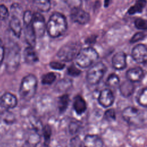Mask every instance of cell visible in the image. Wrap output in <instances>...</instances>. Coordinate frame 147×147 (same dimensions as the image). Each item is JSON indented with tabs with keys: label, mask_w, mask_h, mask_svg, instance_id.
<instances>
[{
	"label": "cell",
	"mask_w": 147,
	"mask_h": 147,
	"mask_svg": "<svg viewBox=\"0 0 147 147\" xmlns=\"http://www.w3.org/2000/svg\"><path fill=\"white\" fill-rule=\"evenodd\" d=\"M67 28V22L64 15L60 13H54L50 17L47 25L48 34L53 38L63 35Z\"/></svg>",
	"instance_id": "cell-1"
},
{
	"label": "cell",
	"mask_w": 147,
	"mask_h": 147,
	"mask_svg": "<svg viewBox=\"0 0 147 147\" xmlns=\"http://www.w3.org/2000/svg\"><path fill=\"white\" fill-rule=\"evenodd\" d=\"M37 87V79L35 75L29 74L25 76L21 83L19 94L24 100L28 101L34 96Z\"/></svg>",
	"instance_id": "cell-2"
},
{
	"label": "cell",
	"mask_w": 147,
	"mask_h": 147,
	"mask_svg": "<svg viewBox=\"0 0 147 147\" xmlns=\"http://www.w3.org/2000/svg\"><path fill=\"white\" fill-rule=\"evenodd\" d=\"M98 59V52L91 47L80 49L75 58L77 65L81 68H87L91 66Z\"/></svg>",
	"instance_id": "cell-3"
},
{
	"label": "cell",
	"mask_w": 147,
	"mask_h": 147,
	"mask_svg": "<svg viewBox=\"0 0 147 147\" xmlns=\"http://www.w3.org/2000/svg\"><path fill=\"white\" fill-rule=\"evenodd\" d=\"M80 50L79 44L69 42L64 44L58 51L57 55L63 61H70L76 58Z\"/></svg>",
	"instance_id": "cell-4"
},
{
	"label": "cell",
	"mask_w": 147,
	"mask_h": 147,
	"mask_svg": "<svg viewBox=\"0 0 147 147\" xmlns=\"http://www.w3.org/2000/svg\"><path fill=\"white\" fill-rule=\"evenodd\" d=\"M106 70V67L102 62H98L93 64L87 73V82L91 85L98 84L102 79Z\"/></svg>",
	"instance_id": "cell-5"
},
{
	"label": "cell",
	"mask_w": 147,
	"mask_h": 147,
	"mask_svg": "<svg viewBox=\"0 0 147 147\" xmlns=\"http://www.w3.org/2000/svg\"><path fill=\"white\" fill-rule=\"evenodd\" d=\"M122 117L125 121L132 125L142 123L144 117L140 110L132 106L126 107L122 111Z\"/></svg>",
	"instance_id": "cell-6"
},
{
	"label": "cell",
	"mask_w": 147,
	"mask_h": 147,
	"mask_svg": "<svg viewBox=\"0 0 147 147\" xmlns=\"http://www.w3.org/2000/svg\"><path fill=\"white\" fill-rule=\"evenodd\" d=\"M20 60V48L16 45L12 47L8 52L6 65L7 71L10 74L15 72L18 68Z\"/></svg>",
	"instance_id": "cell-7"
},
{
	"label": "cell",
	"mask_w": 147,
	"mask_h": 147,
	"mask_svg": "<svg viewBox=\"0 0 147 147\" xmlns=\"http://www.w3.org/2000/svg\"><path fill=\"white\" fill-rule=\"evenodd\" d=\"M32 26L36 37H41L44 36L47 30V25L43 16L40 13L36 12L33 14Z\"/></svg>",
	"instance_id": "cell-8"
},
{
	"label": "cell",
	"mask_w": 147,
	"mask_h": 147,
	"mask_svg": "<svg viewBox=\"0 0 147 147\" xmlns=\"http://www.w3.org/2000/svg\"><path fill=\"white\" fill-rule=\"evenodd\" d=\"M133 59L138 63L147 62V47L144 44L136 45L131 52Z\"/></svg>",
	"instance_id": "cell-9"
},
{
	"label": "cell",
	"mask_w": 147,
	"mask_h": 147,
	"mask_svg": "<svg viewBox=\"0 0 147 147\" xmlns=\"http://www.w3.org/2000/svg\"><path fill=\"white\" fill-rule=\"evenodd\" d=\"M71 18L73 21L79 24L84 25L89 21L90 15L81 8H77L71 10Z\"/></svg>",
	"instance_id": "cell-10"
},
{
	"label": "cell",
	"mask_w": 147,
	"mask_h": 147,
	"mask_svg": "<svg viewBox=\"0 0 147 147\" xmlns=\"http://www.w3.org/2000/svg\"><path fill=\"white\" fill-rule=\"evenodd\" d=\"M114 96L112 91L109 88L102 90L98 96L99 103L104 107H109L113 105Z\"/></svg>",
	"instance_id": "cell-11"
},
{
	"label": "cell",
	"mask_w": 147,
	"mask_h": 147,
	"mask_svg": "<svg viewBox=\"0 0 147 147\" xmlns=\"http://www.w3.org/2000/svg\"><path fill=\"white\" fill-rule=\"evenodd\" d=\"M17 97L10 92H5L0 98V105L6 109L14 108L17 106Z\"/></svg>",
	"instance_id": "cell-12"
},
{
	"label": "cell",
	"mask_w": 147,
	"mask_h": 147,
	"mask_svg": "<svg viewBox=\"0 0 147 147\" xmlns=\"http://www.w3.org/2000/svg\"><path fill=\"white\" fill-rule=\"evenodd\" d=\"M112 64L116 69L121 70L126 66V56L123 52H118L112 58Z\"/></svg>",
	"instance_id": "cell-13"
},
{
	"label": "cell",
	"mask_w": 147,
	"mask_h": 147,
	"mask_svg": "<svg viewBox=\"0 0 147 147\" xmlns=\"http://www.w3.org/2000/svg\"><path fill=\"white\" fill-rule=\"evenodd\" d=\"M103 142L102 140L97 135H86L83 140L84 147H103Z\"/></svg>",
	"instance_id": "cell-14"
},
{
	"label": "cell",
	"mask_w": 147,
	"mask_h": 147,
	"mask_svg": "<svg viewBox=\"0 0 147 147\" xmlns=\"http://www.w3.org/2000/svg\"><path fill=\"white\" fill-rule=\"evenodd\" d=\"M144 71L140 67H134L129 69L126 72V78L128 80L134 83L140 82L143 78Z\"/></svg>",
	"instance_id": "cell-15"
},
{
	"label": "cell",
	"mask_w": 147,
	"mask_h": 147,
	"mask_svg": "<svg viewBox=\"0 0 147 147\" xmlns=\"http://www.w3.org/2000/svg\"><path fill=\"white\" fill-rule=\"evenodd\" d=\"M24 34L25 40L29 47H34L36 44V38L37 37L33 29L32 23L29 25H24Z\"/></svg>",
	"instance_id": "cell-16"
},
{
	"label": "cell",
	"mask_w": 147,
	"mask_h": 147,
	"mask_svg": "<svg viewBox=\"0 0 147 147\" xmlns=\"http://www.w3.org/2000/svg\"><path fill=\"white\" fill-rule=\"evenodd\" d=\"M24 57L25 61L28 64H34L38 60L37 54L33 47L29 46L25 49L24 52Z\"/></svg>",
	"instance_id": "cell-17"
},
{
	"label": "cell",
	"mask_w": 147,
	"mask_h": 147,
	"mask_svg": "<svg viewBox=\"0 0 147 147\" xmlns=\"http://www.w3.org/2000/svg\"><path fill=\"white\" fill-rule=\"evenodd\" d=\"M73 108L78 115H82L87 109L85 100L80 95L76 96L73 102Z\"/></svg>",
	"instance_id": "cell-18"
},
{
	"label": "cell",
	"mask_w": 147,
	"mask_h": 147,
	"mask_svg": "<svg viewBox=\"0 0 147 147\" xmlns=\"http://www.w3.org/2000/svg\"><path fill=\"white\" fill-rule=\"evenodd\" d=\"M9 26L14 34L16 37H19L21 33L22 28L20 20L17 16H12L9 22Z\"/></svg>",
	"instance_id": "cell-19"
},
{
	"label": "cell",
	"mask_w": 147,
	"mask_h": 147,
	"mask_svg": "<svg viewBox=\"0 0 147 147\" xmlns=\"http://www.w3.org/2000/svg\"><path fill=\"white\" fill-rule=\"evenodd\" d=\"M69 103V96L68 94H65L58 98L57 108L60 113H63L65 111L68 107Z\"/></svg>",
	"instance_id": "cell-20"
},
{
	"label": "cell",
	"mask_w": 147,
	"mask_h": 147,
	"mask_svg": "<svg viewBox=\"0 0 147 147\" xmlns=\"http://www.w3.org/2000/svg\"><path fill=\"white\" fill-rule=\"evenodd\" d=\"M134 86L133 83L127 80L123 82L119 87V90L122 95L124 96H129L132 94L134 91Z\"/></svg>",
	"instance_id": "cell-21"
},
{
	"label": "cell",
	"mask_w": 147,
	"mask_h": 147,
	"mask_svg": "<svg viewBox=\"0 0 147 147\" xmlns=\"http://www.w3.org/2000/svg\"><path fill=\"white\" fill-rule=\"evenodd\" d=\"M146 4V0H137L136 3L131 6L128 10V13L130 14H134L136 13H141Z\"/></svg>",
	"instance_id": "cell-22"
},
{
	"label": "cell",
	"mask_w": 147,
	"mask_h": 147,
	"mask_svg": "<svg viewBox=\"0 0 147 147\" xmlns=\"http://www.w3.org/2000/svg\"><path fill=\"white\" fill-rule=\"evenodd\" d=\"M34 3L36 8L42 12H47L51 8L50 0H34Z\"/></svg>",
	"instance_id": "cell-23"
},
{
	"label": "cell",
	"mask_w": 147,
	"mask_h": 147,
	"mask_svg": "<svg viewBox=\"0 0 147 147\" xmlns=\"http://www.w3.org/2000/svg\"><path fill=\"white\" fill-rule=\"evenodd\" d=\"M42 133L44 138V144L49 145L51 135H52V129L49 125H45L42 129Z\"/></svg>",
	"instance_id": "cell-24"
},
{
	"label": "cell",
	"mask_w": 147,
	"mask_h": 147,
	"mask_svg": "<svg viewBox=\"0 0 147 147\" xmlns=\"http://www.w3.org/2000/svg\"><path fill=\"white\" fill-rule=\"evenodd\" d=\"M137 102L141 106L147 107V87L144 88L138 95Z\"/></svg>",
	"instance_id": "cell-25"
},
{
	"label": "cell",
	"mask_w": 147,
	"mask_h": 147,
	"mask_svg": "<svg viewBox=\"0 0 147 147\" xmlns=\"http://www.w3.org/2000/svg\"><path fill=\"white\" fill-rule=\"evenodd\" d=\"M119 78L115 74H112L110 75L107 78L106 82V85L110 87H115L119 85Z\"/></svg>",
	"instance_id": "cell-26"
},
{
	"label": "cell",
	"mask_w": 147,
	"mask_h": 147,
	"mask_svg": "<svg viewBox=\"0 0 147 147\" xmlns=\"http://www.w3.org/2000/svg\"><path fill=\"white\" fill-rule=\"evenodd\" d=\"M56 75L53 72H49L44 74L41 79V83L45 85H50L56 80Z\"/></svg>",
	"instance_id": "cell-27"
},
{
	"label": "cell",
	"mask_w": 147,
	"mask_h": 147,
	"mask_svg": "<svg viewBox=\"0 0 147 147\" xmlns=\"http://www.w3.org/2000/svg\"><path fill=\"white\" fill-rule=\"evenodd\" d=\"M80 129V123L78 121H71L68 126L69 132L71 134H76Z\"/></svg>",
	"instance_id": "cell-28"
},
{
	"label": "cell",
	"mask_w": 147,
	"mask_h": 147,
	"mask_svg": "<svg viewBox=\"0 0 147 147\" xmlns=\"http://www.w3.org/2000/svg\"><path fill=\"white\" fill-rule=\"evenodd\" d=\"M71 82L69 80H61L58 83L56 84L57 90L60 91H63L68 89L71 86Z\"/></svg>",
	"instance_id": "cell-29"
},
{
	"label": "cell",
	"mask_w": 147,
	"mask_h": 147,
	"mask_svg": "<svg viewBox=\"0 0 147 147\" xmlns=\"http://www.w3.org/2000/svg\"><path fill=\"white\" fill-rule=\"evenodd\" d=\"M66 4L72 9L80 8L82 3V0H64Z\"/></svg>",
	"instance_id": "cell-30"
},
{
	"label": "cell",
	"mask_w": 147,
	"mask_h": 147,
	"mask_svg": "<svg viewBox=\"0 0 147 147\" xmlns=\"http://www.w3.org/2000/svg\"><path fill=\"white\" fill-rule=\"evenodd\" d=\"M33 14L32 13L31 11L30 10L25 11L23 16V21H24V25L31 24L33 21Z\"/></svg>",
	"instance_id": "cell-31"
},
{
	"label": "cell",
	"mask_w": 147,
	"mask_h": 147,
	"mask_svg": "<svg viewBox=\"0 0 147 147\" xmlns=\"http://www.w3.org/2000/svg\"><path fill=\"white\" fill-rule=\"evenodd\" d=\"M136 27L138 29L147 30V20L142 18H138L134 22Z\"/></svg>",
	"instance_id": "cell-32"
},
{
	"label": "cell",
	"mask_w": 147,
	"mask_h": 147,
	"mask_svg": "<svg viewBox=\"0 0 147 147\" xmlns=\"http://www.w3.org/2000/svg\"><path fill=\"white\" fill-rule=\"evenodd\" d=\"M71 147H84L83 142L82 141L79 136H75L70 140Z\"/></svg>",
	"instance_id": "cell-33"
},
{
	"label": "cell",
	"mask_w": 147,
	"mask_h": 147,
	"mask_svg": "<svg viewBox=\"0 0 147 147\" xmlns=\"http://www.w3.org/2000/svg\"><path fill=\"white\" fill-rule=\"evenodd\" d=\"M9 16V11L7 7L3 5H0V20H5Z\"/></svg>",
	"instance_id": "cell-34"
},
{
	"label": "cell",
	"mask_w": 147,
	"mask_h": 147,
	"mask_svg": "<svg viewBox=\"0 0 147 147\" xmlns=\"http://www.w3.org/2000/svg\"><path fill=\"white\" fill-rule=\"evenodd\" d=\"M104 117L107 121H111L115 119V111L111 109L107 110L104 114Z\"/></svg>",
	"instance_id": "cell-35"
},
{
	"label": "cell",
	"mask_w": 147,
	"mask_h": 147,
	"mask_svg": "<svg viewBox=\"0 0 147 147\" xmlns=\"http://www.w3.org/2000/svg\"><path fill=\"white\" fill-rule=\"evenodd\" d=\"M80 73V71L78 69L75 65H71L68 68V74L72 76H77Z\"/></svg>",
	"instance_id": "cell-36"
},
{
	"label": "cell",
	"mask_w": 147,
	"mask_h": 147,
	"mask_svg": "<svg viewBox=\"0 0 147 147\" xmlns=\"http://www.w3.org/2000/svg\"><path fill=\"white\" fill-rule=\"evenodd\" d=\"M145 37V34L142 32H138L136 33L131 38L130 42H136Z\"/></svg>",
	"instance_id": "cell-37"
},
{
	"label": "cell",
	"mask_w": 147,
	"mask_h": 147,
	"mask_svg": "<svg viewBox=\"0 0 147 147\" xmlns=\"http://www.w3.org/2000/svg\"><path fill=\"white\" fill-rule=\"evenodd\" d=\"M49 65L52 68L54 69H57V70L62 69L65 67V64L64 63H60V62H57V61H52L51 62Z\"/></svg>",
	"instance_id": "cell-38"
},
{
	"label": "cell",
	"mask_w": 147,
	"mask_h": 147,
	"mask_svg": "<svg viewBox=\"0 0 147 147\" xmlns=\"http://www.w3.org/2000/svg\"><path fill=\"white\" fill-rule=\"evenodd\" d=\"M5 56V48L2 40L0 39V66L2 64Z\"/></svg>",
	"instance_id": "cell-39"
},
{
	"label": "cell",
	"mask_w": 147,
	"mask_h": 147,
	"mask_svg": "<svg viewBox=\"0 0 147 147\" xmlns=\"http://www.w3.org/2000/svg\"><path fill=\"white\" fill-rule=\"evenodd\" d=\"M111 0H105V6L107 7L110 4Z\"/></svg>",
	"instance_id": "cell-40"
},
{
	"label": "cell",
	"mask_w": 147,
	"mask_h": 147,
	"mask_svg": "<svg viewBox=\"0 0 147 147\" xmlns=\"http://www.w3.org/2000/svg\"><path fill=\"white\" fill-rule=\"evenodd\" d=\"M42 147H49V145H46L44 144V146H42Z\"/></svg>",
	"instance_id": "cell-41"
},
{
	"label": "cell",
	"mask_w": 147,
	"mask_h": 147,
	"mask_svg": "<svg viewBox=\"0 0 147 147\" xmlns=\"http://www.w3.org/2000/svg\"><path fill=\"white\" fill-rule=\"evenodd\" d=\"M0 98H1V96H0Z\"/></svg>",
	"instance_id": "cell-42"
}]
</instances>
